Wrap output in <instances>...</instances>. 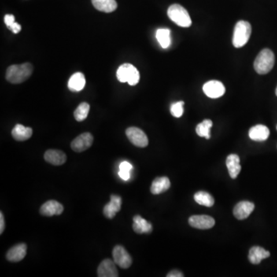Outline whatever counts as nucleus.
Masks as SVG:
<instances>
[{
    "mask_svg": "<svg viewBox=\"0 0 277 277\" xmlns=\"http://www.w3.org/2000/svg\"><path fill=\"white\" fill-rule=\"evenodd\" d=\"M126 135L129 140L137 147H146L149 143L147 136L140 129L137 127H130L126 130Z\"/></svg>",
    "mask_w": 277,
    "mask_h": 277,
    "instance_id": "nucleus-6",
    "label": "nucleus"
},
{
    "mask_svg": "<svg viewBox=\"0 0 277 277\" xmlns=\"http://www.w3.org/2000/svg\"><path fill=\"white\" fill-rule=\"evenodd\" d=\"M33 135V129L16 124L12 130V136L16 141H26Z\"/></svg>",
    "mask_w": 277,
    "mask_h": 277,
    "instance_id": "nucleus-23",
    "label": "nucleus"
},
{
    "mask_svg": "<svg viewBox=\"0 0 277 277\" xmlns=\"http://www.w3.org/2000/svg\"><path fill=\"white\" fill-rule=\"evenodd\" d=\"M212 127V122L210 119H205L202 123L197 125V135L200 137H205L207 139L210 138V130Z\"/></svg>",
    "mask_w": 277,
    "mask_h": 277,
    "instance_id": "nucleus-27",
    "label": "nucleus"
},
{
    "mask_svg": "<svg viewBox=\"0 0 277 277\" xmlns=\"http://www.w3.org/2000/svg\"><path fill=\"white\" fill-rule=\"evenodd\" d=\"M93 6L100 12H114L117 9V2L116 0H92Z\"/></svg>",
    "mask_w": 277,
    "mask_h": 277,
    "instance_id": "nucleus-24",
    "label": "nucleus"
},
{
    "mask_svg": "<svg viewBox=\"0 0 277 277\" xmlns=\"http://www.w3.org/2000/svg\"><path fill=\"white\" fill-rule=\"evenodd\" d=\"M171 30L169 29H159L156 31V39L163 49H167L171 46Z\"/></svg>",
    "mask_w": 277,
    "mask_h": 277,
    "instance_id": "nucleus-25",
    "label": "nucleus"
},
{
    "mask_svg": "<svg viewBox=\"0 0 277 277\" xmlns=\"http://www.w3.org/2000/svg\"><path fill=\"white\" fill-rule=\"evenodd\" d=\"M27 246L25 243H19L12 246L6 253V259L12 263H17L24 259L27 255Z\"/></svg>",
    "mask_w": 277,
    "mask_h": 277,
    "instance_id": "nucleus-15",
    "label": "nucleus"
},
{
    "mask_svg": "<svg viewBox=\"0 0 277 277\" xmlns=\"http://www.w3.org/2000/svg\"><path fill=\"white\" fill-rule=\"evenodd\" d=\"M90 106L87 103H82L78 105L74 112V117L78 122H82L87 118L89 112H90Z\"/></svg>",
    "mask_w": 277,
    "mask_h": 277,
    "instance_id": "nucleus-28",
    "label": "nucleus"
},
{
    "mask_svg": "<svg viewBox=\"0 0 277 277\" xmlns=\"http://www.w3.org/2000/svg\"><path fill=\"white\" fill-rule=\"evenodd\" d=\"M132 169H133V166L128 162H123L119 165V170H122V171H130V172L132 171Z\"/></svg>",
    "mask_w": 277,
    "mask_h": 277,
    "instance_id": "nucleus-33",
    "label": "nucleus"
},
{
    "mask_svg": "<svg viewBox=\"0 0 277 277\" xmlns=\"http://www.w3.org/2000/svg\"><path fill=\"white\" fill-rule=\"evenodd\" d=\"M119 177L121 178V179H123V180L127 181L130 179V171H122V170H119Z\"/></svg>",
    "mask_w": 277,
    "mask_h": 277,
    "instance_id": "nucleus-32",
    "label": "nucleus"
},
{
    "mask_svg": "<svg viewBox=\"0 0 277 277\" xmlns=\"http://www.w3.org/2000/svg\"><path fill=\"white\" fill-rule=\"evenodd\" d=\"M7 28L15 34H19L22 30L21 26L19 23H16V22H15L13 24L11 25Z\"/></svg>",
    "mask_w": 277,
    "mask_h": 277,
    "instance_id": "nucleus-30",
    "label": "nucleus"
},
{
    "mask_svg": "<svg viewBox=\"0 0 277 277\" xmlns=\"http://www.w3.org/2000/svg\"><path fill=\"white\" fill-rule=\"evenodd\" d=\"M270 253L260 246H253L249 249V262L254 265H257L261 263L262 260L270 257Z\"/></svg>",
    "mask_w": 277,
    "mask_h": 277,
    "instance_id": "nucleus-18",
    "label": "nucleus"
},
{
    "mask_svg": "<svg viewBox=\"0 0 277 277\" xmlns=\"http://www.w3.org/2000/svg\"><path fill=\"white\" fill-rule=\"evenodd\" d=\"M86 85L84 74L82 72H75L69 78L68 87L72 92H79L83 90Z\"/></svg>",
    "mask_w": 277,
    "mask_h": 277,
    "instance_id": "nucleus-20",
    "label": "nucleus"
},
{
    "mask_svg": "<svg viewBox=\"0 0 277 277\" xmlns=\"http://www.w3.org/2000/svg\"><path fill=\"white\" fill-rule=\"evenodd\" d=\"M93 142V135L90 133H83L74 138V140L71 142V148L76 153H81L91 147Z\"/></svg>",
    "mask_w": 277,
    "mask_h": 277,
    "instance_id": "nucleus-9",
    "label": "nucleus"
},
{
    "mask_svg": "<svg viewBox=\"0 0 277 277\" xmlns=\"http://www.w3.org/2000/svg\"><path fill=\"white\" fill-rule=\"evenodd\" d=\"M133 229L137 234H149L153 230V226L149 222L146 221V219L137 215L134 217Z\"/></svg>",
    "mask_w": 277,
    "mask_h": 277,
    "instance_id": "nucleus-22",
    "label": "nucleus"
},
{
    "mask_svg": "<svg viewBox=\"0 0 277 277\" xmlns=\"http://www.w3.org/2000/svg\"><path fill=\"white\" fill-rule=\"evenodd\" d=\"M252 32L250 23L241 20L236 24L234 28L233 44L236 48H241L245 46L249 41Z\"/></svg>",
    "mask_w": 277,
    "mask_h": 277,
    "instance_id": "nucleus-5",
    "label": "nucleus"
},
{
    "mask_svg": "<svg viewBox=\"0 0 277 277\" xmlns=\"http://www.w3.org/2000/svg\"><path fill=\"white\" fill-rule=\"evenodd\" d=\"M189 223L193 228L199 230H209L215 225V219L207 215H197L189 219Z\"/></svg>",
    "mask_w": 277,
    "mask_h": 277,
    "instance_id": "nucleus-10",
    "label": "nucleus"
},
{
    "mask_svg": "<svg viewBox=\"0 0 277 277\" xmlns=\"http://www.w3.org/2000/svg\"><path fill=\"white\" fill-rule=\"evenodd\" d=\"M5 230V219H4L3 213L0 212V234H2Z\"/></svg>",
    "mask_w": 277,
    "mask_h": 277,
    "instance_id": "nucleus-34",
    "label": "nucleus"
},
{
    "mask_svg": "<svg viewBox=\"0 0 277 277\" xmlns=\"http://www.w3.org/2000/svg\"><path fill=\"white\" fill-rule=\"evenodd\" d=\"M270 136V130L264 125H256L249 130V137L252 140L262 142L267 140Z\"/></svg>",
    "mask_w": 277,
    "mask_h": 277,
    "instance_id": "nucleus-17",
    "label": "nucleus"
},
{
    "mask_svg": "<svg viewBox=\"0 0 277 277\" xmlns=\"http://www.w3.org/2000/svg\"><path fill=\"white\" fill-rule=\"evenodd\" d=\"M194 200L200 205L207 207H212L215 203L213 197L209 193L204 191L197 192V193H195Z\"/></svg>",
    "mask_w": 277,
    "mask_h": 277,
    "instance_id": "nucleus-26",
    "label": "nucleus"
},
{
    "mask_svg": "<svg viewBox=\"0 0 277 277\" xmlns=\"http://www.w3.org/2000/svg\"><path fill=\"white\" fill-rule=\"evenodd\" d=\"M171 185V181L168 177L163 176V177L156 178L151 185V193L154 195L164 193L170 189Z\"/></svg>",
    "mask_w": 277,
    "mask_h": 277,
    "instance_id": "nucleus-21",
    "label": "nucleus"
},
{
    "mask_svg": "<svg viewBox=\"0 0 277 277\" xmlns=\"http://www.w3.org/2000/svg\"><path fill=\"white\" fill-rule=\"evenodd\" d=\"M116 77L120 83H128L130 86H136L139 82L140 75L134 65L124 64L118 68Z\"/></svg>",
    "mask_w": 277,
    "mask_h": 277,
    "instance_id": "nucleus-4",
    "label": "nucleus"
},
{
    "mask_svg": "<svg viewBox=\"0 0 277 277\" xmlns=\"http://www.w3.org/2000/svg\"><path fill=\"white\" fill-rule=\"evenodd\" d=\"M167 277H183L184 275L182 273L179 272L178 270H173L171 272L169 273L167 276Z\"/></svg>",
    "mask_w": 277,
    "mask_h": 277,
    "instance_id": "nucleus-35",
    "label": "nucleus"
},
{
    "mask_svg": "<svg viewBox=\"0 0 277 277\" xmlns=\"http://www.w3.org/2000/svg\"><path fill=\"white\" fill-rule=\"evenodd\" d=\"M254 208L255 206L253 203L249 202V201H241L234 207V216L240 220L246 219L254 210Z\"/></svg>",
    "mask_w": 277,
    "mask_h": 277,
    "instance_id": "nucleus-13",
    "label": "nucleus"
},
{
    "mask_svg": "<svg viewBox=\"0 0 277 277\" xmlns=\"http://www.w3.org/2000/svg\"><path fill=\"white\" fill-rule=\"evenodd\" d=\"M97 275L99 277H118L119 273L116 267L114 260L105 259L100 263L97 270Z\"/></svg>",
    "mask_w": 277,
    "mask_h": 277,
    "instance_id": "nucleus-11",
    "label": "nucleus"
},
{
    "mask_svg": "<svg viewBox=\"0 0 277 277\" xmlns=\"http://www.w3.org/2000/svg\"><path fill=\"white\" fill-rule=\"evenodd\" d=\"M4 23L6 25V27H9L15 23V16L11 14L5 15L4 17Z\"/></svg>",
    "mask_w": 277,
    "mask_h": 277,
    "instance_id": "nucleus-31",
    "label": "nucleus"
},
{
    "mask_svg": "<svg viewBox=\"0 0 277 277\" xmlns=\"http://www.w3.org/2000/svg\"><path fill=\"white\" fill-rule=\"evenodd\" d=\"M206 96L211 99H217L223 97L226 92L224 85L217 80H211L205 83L203 88Z\"/></svg>",
    "mask_w": 277,
    "mask_h": 277,
    "instance_id": "nucleus-8",
    "label": "nucleus"
},
{
    "mask_svg": "<svg viewBox=\"0 0 277 277\" xmlns=\"http://www.w3.org/2000/svg\"><path fill=\"white\" fill-rule=\"evenodd\" d=\"M34 72V67L30 63L20 64V65H12L8 67L5 79L12 84H20L24 83L32 75Z\"/></svg>",
    "mask_w": 277,
    "mask_h": 277,
    "instance_id": "nucleus-1",
    "label": "nucleus"
},
{
    "mask_svg": "<svg viewBox=\"0 0 277 277\" xmlns=\"http://www.w3.org/2000/svg\"><path fill=\"white\" fill-rule=\"evenodd\" d=\"M167 15L169 18L179 27L187 28L191 26L192 20L189 12L179 4L171 5L167 10Z\"/></svg>",
    "mask_w": 277,
    "mask_h": 277,
    "instance_id": "nucleus-3",
    "label": "nucleus"
},
{
    "mask_svg": "<svg viewBox=\"0 0 277 277\" xmlns=\"http://www.w3.org/2000/svg\"><path fill=\"white\" fill-rule=\"evenodd\" d=\"M276 95L277 96V89H276Z\"/></svg>",
    "mask_w": 277,
    "mask_h": 277,
    "instance_id": "nucleus-36",
    "label": "nucleus"
},
{
    "mask_svg": "<svg viewBox=\"0 0 277 277\" xmlns=\"http://www.w3.org/2000/svg\"><path fill=\"white\" fill-rule=\"evenodd\" d=\"M64 206L62 205L58 201L52 200L45 203L40 207L39 212L42 216H53L54 215H57V216L61 215L64 212Z\"/></svg>",
    "mask_w": 277,
    "mask_h": 277,
    "instance_id": "nucleus-12",
    "label": "nucleus"
},
{
    "mask_svg": "<svg viewBox=\"0 0 277 277\" xmlns=\"http://www.w3.org/2000/svg\"><path fill=\"white\" fill-rule=\"evenodd\" d=\"M122 199L116 195H111L110 202L104 208V214L108 219H112L121 209Z\"/></svg>",
    "mask_w": 277,
    "mask_h": 277,
    "instance_id": "nucleus-14",
    "label": "nucleus"
},
{
    "mask_svg": "<svg viewBox=\"0 0 277 277\" xmlns=\"http://www.w3.org/2000/svg\"><path fill=\"white\" fill-rule=\"evenodd\" d=\"M226 167L232 179H236L241 171V160L237 155L231 154L226 159Z\"/></svg>",
    "mask_w": 277,
    "mask_h": 277,
    "instance_id": "nucleus-19",
    "label": "nucleus"
},
{
    "mask_svg": "<svg viewBox=\"0 0 277 277\" xmlns=\"http://www.w3.org/2000/svg\"><path fill=\"white\" fill-rule=\"evenodd\" d=\"M183 105H184L183 101H179V102L173 104L171 106V114L175 118L181 117L183 114V112H184Z\"/></svg>",
    "mask_w": 277,
    "mask_h": 277,
    "instance_id": "nucleus-29",
    "label": "nucleus"
},
{
    "mask_svg": "<svg viewBox=\"0 0 277 277\" xmlns=\"http://www.w3.org/2000/svg\"><path fill=\"white\" fill-rule=\"evenodd\" d=\"M44 159L52 165L61 166L67 162V155L58 149H48L44 154Z\"/></svg>",
    "mask_w": 277,
    "mask_h": 277,
    "instance_id": "nucleus-16",
    "label": "nucleus"
},
{
    "mask_svg": "<svg viewBox=\"0 0 277 277\" xmlns=\"http://www.w3.org/2000/svg\"><path fill=\"white\" fill-rule=\"evenodd\" d=\"M112 257L116 265L122 269H128L133 263L131 256L122 245H117L112 249Z\"/></svg>",
    "mask_w": 277,
    "mask_h": 277,
    "instance_id": "nucleus-7",
    "label": "nucleus"
},
{
    "mask_svg": "<svg viewBox=\"0 0 277 277\" xmlns=\"http://www.w3.org/2000/svg\"><path fill=\"white\" fill-rule=\"evenodd\" d=\"M274 64H275L274 53L270 49H263L255 60V70L260 75L267 74L272 70Z\"/></svg>",
    "mask_w": 277,
    "mask_h": 277,
    "instance_id": "nucleus-2",
    "label": "nucleus"
}]
</instances>
